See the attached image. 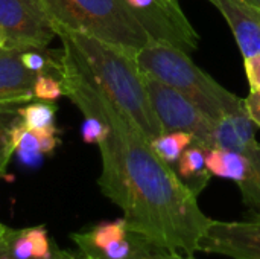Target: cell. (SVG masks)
Returning a JSON list of instances; mask_svg holds the SVG:
<instances>
[{
    "label": "cell",
    "mask_w": 260,
    "mask_h": 259,
    "mask_svg": "<svg viewBox=\"0 0 260 259\" xmlns=\"http://www.w3.org/2000/svg\"><path fill=\"white\" fill-rule=\"evenodd\" d=\"M163 252H165L163 249L155 247L152 243L136 234V252L129 259H161Z\"/></svg>",
    "instance_id": "cell-18"
},
{
    "label": "cell",
    "mask_w": 260,
    "mask_h": 259,
    "mask_svg": "<svg viewBox=\"0 0 260 259\" xmlns=\"http://www.w3.org/2000/svg\"><path fill=\"white\" fill-rule=\"evenodd\" d=\"M23 104H0V179L15 153L14 130L21 122L20 107Z\"/></svg>",
    "instance_id": "cell-13"
},
{
    "label": "cell",
    "mask_w": 260,
    "mask_h": 259,
    "mask_svg": "<svg viewBox=\"0 0 260 259\" xmlns=\"http://www.w3.org/2000/svg\"><path fill=\"white\" fill-rule=\"evenodd\" d=\"M227 20L244 58L260 53V6L247 0H209Z\"/></svg>",
    "instance_id": "cell-9"
},
{
    "label": "cell",
    "mask_w": 260,
    "mask_h": 259,
    "mask_svg": "<svg viewBox=\"0 0 260 259\" xmlns=\"http://www.w3.org/2000/svg\"><path fill=\"white\" fill-rule=\"evenodd\" d=\"M192 143H195V139L186 131H163L151 140V147L155 154L171 166L177 165L181 154Z\"/></svg>",
    "instance_id": "cell-14"
},
{
    "label": "cell",
    "mask_w": 260,
    "mask_h": 259,
    "mask_svg": "<svg viewBox=\"0 0 260 259\" xmlns=\"http://www.w3.org/2000/svg\"><path fill=\"white\" fill-rule=\"evenodd\" d=\"M64 92L62 79L53 75H38L34 82V99L43 102H53L59 99Z\"/></svg>",
    "instance_id": "cell-16"
},
{
    "label": "cell",
    "mask_w": 260,
    "mask_h": 259,
    "mask_svg": "<svg viewBox=\"0 0 260 259\" xmlns=\"http://www.w3.org/2000/svg\"><path fill=\"white\" fill-rule=\"evenodd\" d=\"M136 58L143 73L180 90L215 121L245 108L242 98L218 84L187 52L168 41L151 38L137 50Z\"/></svg>",
    "instance_id": "cell-3"
},
{
    "label": "cell",
    "mask_w": 260,
    "mask_h": 259,
    "mask_svg": "<svg viewBox=\"0 0 260 259\" xmlns=\"http://www.w3.org/2000/svg\"><path fill=\"white\" fill-rule=\"evenodd\" d=\"M6 231H8V227H6V226H3V224L0 223V237H2Z\"/></svg>",
    "instance_id": "cell-24"
},
{
    "label": "cell",
    "mask_w": 260,
    "mask_h": 259,
    "mask_svg": "<svg viewBox=\"0 0 260 259\" xmlns=\"http://www.w3.org/2000/svg\"><path fill=\"white\" fill-rule=\"evenodd\" d=\"M206 165L212 176L238 185L251 218L260 220V142L254 133L236 134L225 148L206 150Z\"/></svg>",
    "instance_id": "cell-5"
},
{
    "label": "cell",
    "mask_w": 260,
    "mask_h": 259,
    "mask_svg": "<svg viewBox=\"0 0 260 259\" xmlns=\"http://www.w3.org/2000/svg\"><path fill=\"white\" fill-rule=\"evenodd\" d=\"M58 37L41 0H0V38L6 47L47 49Z\"/></svg>",
    "instance_id": "cell-7"
},
{
    "label": "cell",
    "mask_w": 260,
    "mask_h": 259,
    "mask_svg": "<svg viewBox=\"0 0 260 259\" xmlns=\"http://www.w3.org/2000/svg\"><path fill=\"white\" fill-rule=\"evenodd\" d=\"M145 84L163 131H186L192 134L195 143L201 148H213L215 119H212L184 93L146 73Z\"/></svg>",
    "instance_id": "cell-6"
},
{
    "label": "cell",
    "mask_w": 260,
    "mask_h": 259,
    "mask_svg": "<svg viewBox=\"0 0 260 259\" xmlns=\"http://www.w3.org/2000/svg\"><path fill=\"white\" fill-rule=\"evenodd\" d=\"M247 2H251V3H254V5H259L260 6V0H247Z\"/></svg>",
    "instance_id": "cell-26"
},
{
    "label": "cell",
    "mask_w": 260,
    "mask_h": 259,
    "mask_svg": "<svg viewBox=\"0 0 260 259\" xmlns=\"http://www.w3.org/2000/svg\"><path fill=\"white\" fill-rule=\"evenodd\" d=\"M177 174L183 183L198 197L209 185L212 174L206 165V150L192 143L177 162Z\"/></svg>",
    "instance_id": "cell-12"
},
{
    "label": "cell",
    "mask_w": 260,
    "mask_h": 259,
    "mask_svg": "<svg viewBox=\"0 0 260 259\" xmlns=\"http://www.w3.org/2000/svg\"><path fill=\"white\" fill-rule=\"evenodd\" d=\"M56 35H64L79 52L90 73L104 93L139 127L149 139L163 133L152 108L149 93L134 50H128L93 35L70 31L55 23Z\"/></svg>",
    "instance_id": "cell-2"
},
{
    "label": "cell",
    "mask_w": 260,
    "mask_h": 259,
    "mask_svg": "<svg viewBox=\"0 0 260 259\" xmlns=\"http://www.w3.org/2000/svg\"><path fill=\"white\" fill-rule=\"evenodd\" d=\"M8 247L14 258L17 259H53L55 253L49 241L46 227H27L12 231L6 234Z\"/></svg>",
    "instance_id": "cell-11"
},
{
    "label": "cell",
    "mask_w": 260,
    "mask_h": 259,
    "mask_svg": "<svg viewBox=\"0 0 260 259\" xmlns=\"http://www.w3.org/2000/svg\"><path fill=\"white\" fill-rule=\"evenodd\" d=\"M110 134V125L98 114H84V122L81 127V137L85 143H102Z\"/></svg>",
    "instance_id": "cell-17"
},
{
    "label": "cell",
    "mask_w": 260,
    "mask_h": 259,
    "mask_svg": "<svg viewBox=\"0 0 260 259\" xmlns=\"http://www.w3.org/2000/svg\"><path fill=\"white\" fill-rule=\"evenodd\" d=\"M244 104L248 118L253 121L254 125L260 127V90L250 92V95L244 99Z\"/></svg>",
    "instance_id": "cell-21"
},
{
    "label": "cell",
    "mask_w": 260,
    "mask_h": 259,
    "mask_svg": "<svg viewBox=\"0 0 260 259\" xmlns=\"http://www.w3.org/2000/svg\"><path fill=\"white\" fill-rule=\"evenodd\" d=\"M79 259H99V258H96V256H91V255H85V253H82V258H79Z\"/></svg>",
    "instance_id": "cell-25"
},
{
    "label": "cell",
    "mask_w": 260,
    "mask_h": 259,
    "mask_svg": "<svg viewBox=\"0 0 260 259\" xmlns=\"http://www.w3.org/2000/svg\"><path fill=\"white\" fill-rule=\"evenodd\" d=\"M58 37L66 96L82 114H98L110 125L108 137L99 143L102 194L122 211L129 232L158 249L193 255L213 220L174 166L155 154L151 140L104 93L75 46Z\"/></svg>",
    "instance_id": "cell-1"
},
{
    "label": "cell",
    "mask_w": 260,
    "mask_h": 259,
    "mask_svg": "<svg viewBox=\"0 0 260 259\" xmlns=\"http://www.w3.org/2000/svg\"><path fill=\"white\" fill-rule=\"evenodd\" d=\"M55 113L56 107L43 101L20 107L21 121L29 130H46L55 127Z\"/></svg>",
    "instance_id": "cell-15"
},
{
    "label": "cell",
    "mask_w": 260,
    "mask_h": 259,
    "mask_svg": "<svg viewBox=\"0 0 260 259\" xmlns=\"http://www.w3.org/2000/svg\"><path fill=\"white\" fill-rule=\"evenodd\" d=\"M198 252L230 259H260V220H213L200 241Z\"/></svg>",
    "instance_id": "cell-8"
},
{
    "label": "cell",
    "mask_w": 260,
    "mask_h": 259,
    "mask_svg": "<svg viewBox=\"0 0 260 259\" xmlns=\"http://www.w3.org/2000/svg\"><path fill=\"white\" fill-rule=\"evenodd\" d=\"M38 139L40 143V151L41 154H50L58 145V137H56V127L46 128V130H32Z\"/></svg>",
    "instance_id": "cell-20"
},
{
    "label": "cell",
    "mask_w": 260,
    "mask_h": 259,
    "mask_svg": "<svg viewBox=\"0 0 260 259\" xmlns=\"http://www.w3.org/2000/svg\"><path fill=\"white\" fill-rule=\"evenodd\" d=\"M8 229H9V227H8ZM6 234H8V231L0 237V259H17V258H14V256L11 255V252H9Z\"/></svg>",
    "instance_id": "cell-22"
},
{
    "label": "cell",
    "mask_w": 260,
    "mask_h": 259,
    "mask_svg": "<svg viewBox=\"0 0 260 259\" xmlns=\"http://www.w3.org/2000/svg\"><path fill=\"white\" fill-rule=\"evenodd\" d=\"M55 23L137 52L149 40L125 0H41Z\"/></svg>",
    "instance_id": "cell-4"
},
{
    "label": "cell",
    "mask_w": 260,
    "mask_h": 259,
    "mask_svg": "<svg viewBox=\"0 0 260 259\" xmlns=\"http://www.w3.org/2000/svg\"><path fill=\"white\" fill-rule=\"evenodd\" d=\"M161 259H197L193 255H186V253H180V252H168L165 250Z\"/></svg>",
    "instance_id": "cell-23"
},
{
    "label": "cell",
    "mask_w": 260,
    "mask_h": 259,
    "mask_svg": "<svg viewBox=\"0 0 260 259\" xmlns=\"http://www.w3.org/2000/svg\"><path fill=\"white\" fill-rule=\"evenodd\" d=\"M244 69L250 84V92L260 90V53L244 58Z\"/></svg>",
    "instance_id": "cell-19"
},
{
    "label": "cell",
    "mask_w": 260,
    "mask_h": 259,
    "mask_svg": "<svg viewBox=\"0 0 260 259\" xmlns=\"http://www.w3.org/2000/svg\"><path fill=\"white\" fill-rule=\"evenodd\" d=\"M3 46H5V44H3V41H2V38H0V49H2Z\"/></svg>",
    "instance_id": "cell-27"
},
{
    "label": "cell",
    "mask_w": 260,
    "mask_h": 259,
    "mask_svg": "<svg viewBox=\"0 0 260 259\" xmlns=\"http://www.w3.org/2000/svg\"><path fill=\"white\" fill-rule=\"evenodd\" d=\"M37 76L24 66L20 49H0V104L30 102Z\"/></svg>",
    "instance_id": "cell-10"
}]
</instances>
